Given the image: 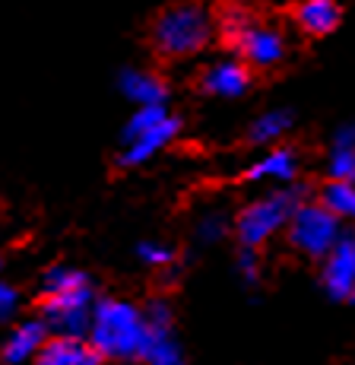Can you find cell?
I'll list each match as a JSON object with an SVG mask.
<instances>
[{
	"label": "cell",
	"mask_w": 355,
	"mask_h": 365,
	"mask_svg": "<svg viewBox=\"0 0 355 365\" xmlns=\"http://www.w3.org/2000/svg\"><path fill=\"white\" fill-rule=\"evenodd\" d=\"M86 340L92 343L102 359L140 362L146 340L143 308L130 305L124 299H95Z\"/></svg>",
	"instance_id": "obj_1"
},
{
	"label": "cell",
	"mask_w": 355,
	"mask_h": 365,
	"mask_svg": "<svg viewBox=\"0 0 355 365\" xmlns=\"http://www.w3.org/2000/svg\"><path fill=\"white\" fill-rule=\"evenodd\" d=\"M181 124L175 115H169L165 105H137V111L127 118L121 130V156L117 163L134 168L149 163L156 153H162L178 137Z\"/></svg>",
	"instance_id": "obj_2"
},
{
	"label": "cell",
	"mask_w": 355,
	"mask_h": 365,
	"mask_svg": "<svg viewBox=\"0 0 355 365\" xmlns=\"http://www.w3.org/2000/svg\"><path fill=\"white\" fill-rule=\"evenodd\" d=\"M213 29V16L200 4H175L159 13L156 26H152V41L165 58H191L206 48Z\"/></svg>",
	"instance_id": "obj_3"
},
{
	"label": "cell",
	"mask_w": 355,
	"mask_h": 365,
	"mask_svg": "<svg viewBox=\"0 0 355 365\" xmlns=\"http://www.w3.org/2000/svg\"><path fill=\"white\" fill-rule=\"evenodd\" d=\"M302 200L304 191L295 185H280L276 191L250 200L235 220V235H238L241 248H260L263 242H270L280 229H285L289 216L295 213V207Z\"/></svg>",
	"instance_id": "obj_4"
},
{
	"label": "cell",
	"mask_w": 355,
	"mask_h": 365,
	"mask_svg": "<svg viewBox=\"0 0 355 365\" xmlns=\"http://www.w3.org/2000/svg\"><path fill=\"white\" fill-rule=\"evenodd\" d=\"M92 305H95L92 279H83V283H73L67 289L41 292V321H45V327L51 334L86 336Z\"/></svg>",
	"instance_id": "obj_5"
},
{
	"label": "cell",
	"mask_w": 355,
	"mask_h": 365,
	"mask_svg": "<svg viewBox=\"0 0 355 365\" xmlns=\"http://www.w3.org/2000/svg\"><path fill=\"white\" fill-rule=\"evenodd\" d=\"M285 232H289V242L295 251H302L308 257H324L339 242L343 226L320 200L317 203L302 200L295 207V213L289 216V222H285Z\"/></svg>",
	"instance_id": "obj_6"
},
{
	"label": "cell",
	"mask_w": 355,
	"mask_h": 365,
	"mask_svg": "<svg viewBox=\"0 0 355 365\" xmlns=\"http://www.w3.org/2000/svg\"><path fill=\"white\" fill-rule=\"evenodd\" d=\"M320 267V283L330 299H352L355 292V235H339V242L327 251Z\"/></svg>",
	"instance_id": "obj_7"
},
{
	"label": "cell",
	"mask_w": 355,
	"mask_h": 365,
	"mask_svg": "<svg viewBox=\"0 0 355 365\" xmlns=\"http://www.w3.org/2000/svg\"><path fill=\"white\" fill-rule=\"evenodd\" d=\"M235 51L241 54V61H245L248 67H276L285 58V38L280 29L263 26L254 19V26L241 35Z\"/></svg>",
	"instance_id": "obj_8"
},
{
	"label": "cell",
	"mask_w": 355,
	"mask_h": 365,
	"mask_svg": "<svg viewBox=\"0 0 355 365\" xmlns=\"http://www.w3.org/2000/svg\"><path fill=\"white\" fill-rule=\"evenodd\" d=\"M32 365H102V356L86 336L70 334H48Z\"/></svg>",
	"instance_id": "obj_9"
},
{
	"label": "cell",
	"mask_w": 355,
	"mask_h": 365,
	"mask_svg": "<svg viewBox=\"0 0 355 365\" xmlns=\"http://www.w3.org/2000/svg\"><path fill=\"white\" fill-rule=\"evenodd\" d=\"M200 86L210 96H219V99H238L250 86V67L238 58H222L203 70Z\"/></svg>",
	"instance_id": "obj_10"
},
{
	"label": "cell",
	"mask_w": 355,
	"mask_h": 365,
	"mask_svg": "<svg viewBox=\"0 0 355 365\" xmlns=\"http://www.w3.org/2000/svg\"><path fill=\"white\" fill-rule=\"evenodd\" d=\"M48 327L41 318H32V321H23V324H16L10 331L4 343V362L6 365H26L36 359V353L41 349V343L48 340Z\"/></svg>",
	"instance_id": "obj_11"
},
{
	"label": "cell",
	"mask_w": 355,
	"mask_h": 365,
	"mask_svg": "<svg viewBox=\"0 0 355 365\" xmlns=\"http://www.w3.org/2000/svg\"><path fill=\"white\" fill-rule=\"evenodd\" d=\"M117 86H121V93L137 105H165V99H169L165 83L159 80L156 73H149V70H137V67L121 70Z\"/></svg>",
	"instance_id": "obj_12"
},
{
	"label": "cell",
	"mask_w": 355,
	"mask_h": 365,
	"mask_svg": "<svg viewBox=\"0 0 355 365\" xmlns=\"http://www.w3.org/2000/svg\"><path fill=\"white\" fill-rule=\"evenodd\" d=\"M298 175V156L289 146L270 150L267 156H260L254 165L245 172L248 181H276V185H292Z\"/></svg>",
	"instance_id": "obj_13"
},
{
	"label": "cell",
	"mask_w": 355,
	"mask_h": 365,
	"mask_svg": "<svg viewBox=\"0 0 355 365\" xmlns=\"http://www.w3.org/2000/svg\"><path fill=\"white\" fill-rule=\"evenodd\" d=\"M140 362L143 365H184V353H181V343L175 340V331L171 327L146 324Z\"/></svg>",
	"instance_id": "obj_14"
},
{
	"label": "cell",
	"mask_w": 355,
	"mask_h": 365,
	"mask_svg": "<svg viewBox=\"0 0 355 365\" xmlns=\"http://www.w3.org/2000/svg\"><path fill=\"white\" fill-rule=\"evenodd\" d=\"M295 23L308 35H330L339 26L337 0H302L295 6Z\"/></svg>",
	"instance_id": "obj_15"
},
{
	"label": "cell",
	"mask_w": 355,
	"mask_h": 365,
	"mask_svg": "<svg viewBox=\"0 0 355 365\" xmlns=\"http://www.w3.org/2000/svg\"><path fill=\"white\" fill-rule=\"evenodd\" d=\"M292 128V111L289 108H273V111H263L260 118H254L248 130V140L254 146H270L276 143L280 137H285Z\"/></svg>",
	"instance_id": "obj_16"
},
{
	"label": "cell",
	"mask_w": 355,
	"mask_h": 365,
	"mask_svg": "<svg viewBox=\"0 0 355 365\" xmlns=\"http://www.w3.org/2000/svg\"><path fill=\"white\" fill-rule=\"evenodd\" d=\"M320 203L339 222H355V185L349 181H327V187L320 191Z\"/></svg>",
	"instance_id": "obj_17"
},
{
	"label": "cell",
	"mask_w": 355,
	"mask_h": 365,
	"mask_svg": "<svg viewBox=\"0 0 355 365\" xmlns=\"http://www.w3.org/2000/svg\"><path fill=\"white\" fill-rule=\"evenodd\" d=\"M250 26H254V16L245 10L241 4L235 6H226V10L219 13V19H216V29H219V38L226 41L228 48H235L241 41V35H245Z\"/></svg>",
	"instance_id": "obj_18"
},
{
	"label": "cell",
	"mask_w": 355,
	"mask_h": 365,
	"mask_svg": "<svg viewBox=\"0 0 355 365\" xmlns=\"http://www.w3.org/2000/svg\"><path fill=\"white\" fill-rule=\"evenodd\" d=\"M137 257H140L146 267H152V270H165V267L175 264L178 255H175V248L165 242H140L137 245Z\"/></svg>",
	"instance_id": "obj_19"
},
{
	"label": "cell",
	"mask_w": 355,
	"mask_h": 365,
	"mask_svg": "<svg viewBox=\"0 0 355 365\" xmlns=\"http://www.w3.org/2000/svg\"><path fill=\"white\" fill-rule=\"evenodd\" d=\"M330 181L355 185V146H333L330 150Z\"/></svg>",
	"instance_id": "obj_20"
},
{
	"label": "cell",
	"mask_w": 355,
	"mask_h": 365,
	"mask_svg": "<svg viewBox=\"0 0 355 365\" xmlns=\"http://www.w3.org/2000/svg\"><path fill=\"white\" fill-rule=\"evenodd\" d=\"M226 235H228V216L226 213H219V210H210V213L200 216L197 238L203 245H216V242H222Z\"/></svg>",
	"instance_id": "obj_21"
},
{
	"label": "cell",
	"mask_w": 355,
	"mask_h": 365,
	"mask_svg": "<svg viewBox=\"0 0 355 365\" xmlns=\"http://www.w3.org/2000/svg\"><path fill=\"white\" fill-rule=\"evenodd\" d=\"M238 277L245 279L248 286H254L260 279V257H257V248H241L238 255Z\"/></svg>",
	"instance_id": "obj_22"
},
{
	"label": "cell",
	"mask_w": 355,
	"mask_h": 365,
	"mask_svg": "<svg viewBox=\"0 0 355 365\" xmlns=\"http://www.w3.org/2000/svg\"><path fill=\"white\" fill-rule=\"evenodd\" d=\"M19 308V292L13 289L10 283H4L0 279V321H6V318H13V312Z\"/></svg>",
	"instance_id": "obj_23"
},
{
	"label": "cell",
	"mask_w": 355,
	"mask_h": 365,
	"mask_svg": "<svg viewBox=\"0 0 355 365\" xmlns=\"http://www.w3.org/2000/svg\"><path fill=\"white\" fill-rule=\"evenodd\" d=\"M333 146H355V124H343L333 133Z\"/></svg>",
	"instance_id": "obj_24"
}]
</instances>
